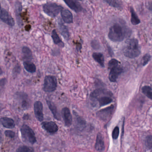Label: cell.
<instances>
[{"label": "cell", "mask_w": 152, "mask_h": 152, "mask_svg": "<svg viewBox=\"0 0 152 152\" xmlns=\"http://www.w3.org/2000/svg\"><path fill=\"white\" fill-rule=\"evenodd\" d=\"M109 92L105 89H96L91 94V97L93 99H95L98 101L100 106H103L111 103L112 102V99L110 95Z\"/></svg>", "instance_id": "1"}, {"label": "cell", "mask_w": 152, "mask_h": 152, "mask_svg": "<svg viewBox=\"0 0 152 152\" xmlns=\"http://www.w3.org/2000/svg\"><path fill=\"white\" fill-rule=\"evenodd\" d=\"M140 53L138 41L135 39L128 40L124 50L125 56L130 58H134L138 57Z\"/></svg>", "instance_id": "2"}, {"label": "cell", "mask_w": 152, "mask_h": 152, "mask_svg": "<svg viewBox=\"0 0 152 152\" xmlns=\"http://www.w3.org/2000/svg\"><path fill=\"white\" fill-rule=\"evenodd\" d=\"M125 36V29L119 24H115L110 28L109 37L113 42H121L124 40Z\"/></svg>", "instance_id": "3"}, {"label": "cell", "mask_w": 152, "mask_h": 152, "mask_svg": "<svg viewBox=\"0 0 152 152\" xmlns=\"http://www.w3.org/2000/svg\"><path fill=\"white\" fill-rule=\"evenodd\" d=\"M21 137L25 142L34 144L36 142L35 133L27 125H23L21 128Z\"/></svg>", "instance_id": "4"}, {"label": "cell", "mask_w": 152, "mask_h": 152, "mask_svg": "<svg viewBox=\"0 0 152 152\" xmlns=\"http://www.w3.org/2000/svg\"><path fill=\"white\" fill-rule=\"evenodd\" d=\"M62 9L63 8L61 5L54 3H48L43 6L44 12L51 18L57 17Z\"/></svg>", "instance_id": "5"}, {"label": "cell", "mask_w": 152, "mask_h": 152, "mask_svg": "<svg viewBox=\"0 0 152 152\" xmlns=\"http://www.w3.org/2000/svg\"><path fill=\"white\" fill-rule=\"evenodd\" d=\"M57 81L56 77L53 76H46L45 78L43 90L45 92L51 93L56 90Z\"/></svg>", "instance_id": "6"}, {"label": "cell", "mask_w": 152, "mask_h": 152, "mask_svg": "<svg viewBox=\"0 0 152 152\" xmlns=\"http://www.w3.org/2000/svg\"><path fill=\"white\" fill-rule=\"evenodd\" d=\"M114 106L111 105L110 107L103 109L97 113V116L99 118L103 121H107L112 115L114 110Z\"/></svg>", "instance_id": "7"}, {"label": "cell", "mask_w": 152, "mask_h": 152, "mask_svg": "<svg viewBox=\"0 0 152 152\" xmlns=\"http://www.w3.org/2000/svg\"><path fill=\"white\" fill-rule=\"evenodd\" d=\"M1 19L4 22L10 26H13L15 24L13 18L6 10L2 8L1 10Z\"/></svg>", "instance_id": "8"}, {"label": "cell", "mask_w": 152, "mask_h": 152, "mask_svg": "<svg viewBox=\"0 0 152 152\" xmlns=\"http://www.w3.org/2000/svg\"><path fill=\"white\" fill-rule=\"evenodd\" d=\"M35 115L37 120L42 121L43 120V105L40 101H37L34 104Z\"/></svg>", "instance_id": "9"}, {"label": "cell", "mask_w": 152, "mask_h": 152, "mask_svg": "<svg viewBox=\"0 0 152 152\" xmlns=\"http://www.w3.org/2000/svg\"><path fill=\"white\" fill-rule=\"evenodd\" d=\"M43 129L50 134H54L58 130V127L55 122L53 121H45L42 123Z\"/></svg>", "instance_id": "10"}, {"label": "cell", "mask_w": 152, "mask_h": 152, "mask_svg": "<svg viewBox=\"0 0 152 152\" xmlns=\"http://www.w3.org/2000/svg\"><path fill=\"white\" fill-rule=\"evenodd\" d=\"M123 69L119 65L116 66L111 69L109 75V79L112 82H115L119 76L121 74Z\"/></svg>", "instance_id": "11"}, {"label": "cell", "mask_w": 152, "mask_h": 152, "mask_svg": "<svg viewBox=\"0 0 152 152\" xmlns=\"http://www.w3.org/2000/svg\"><path fill=\"white\" fill-rule=\"evenodd\" d=\"M62 117L65 122V126H70L72 124V117L70 113V110L68 108L65 107L62 110Z\"/></svg>", "instance_id": "12"}, {"label": "cell", "mask_w": 152, "mask_h": 152, "mask_svg": "<svg viewBox=\"0 0 152 152\" xmlns=\"http://www.w3.org/2000/svg\"><path fill=\"white\" fill-rule=\"evenodd\" d=\"M95 149L97 151L99 152L103 151L105 149L104 140L102 135L101 133H99L97 134L95 144Z\"/></svg>", "instance_id": "13"}, {"label": "cell", "mask_w": 152, "mask_h": 152, "mask_svg": "<svg viewBox=\"0 0 152 152\" xmlns=\"http://www.w3.org/2000/svg\"><path fill=\"white\" fill-rule=\"evenodd\" d=\"M67 5L74 11L79 12L82 10L81 5L74 0H63Z\"/></svg>", "instance_id": "14"}, {"label": "cell", "mask_w": 152, "mask_h": 152, "mask_svg": "<svg viewBox=\"0 0 152 152\" xmlns=\"http://www.w3.org/2000/svg\"><path fill=\"white\" fill-rule=\"evenodd\" d=\"M58 26L62 35L66 40H68L70 38L68 28L64 25L61 20H58Z\"/></svg>", "instance_id": "15"}, {"label": "cell", "mask_w": 152, "mask_h": 152, "mask_svg": "<svg viewBox=\"0 0 152 152\" xmlns=\"http://www.w3.org/2000/svg\"><path fill=\"white\" fill-rule=\"evenodd\" d=\"M61 16L64 22L66 23H72L73 22V16L70 11L67 9H63L61 12Z\"/></svg>", "instance_id": "16"}, {"label": "cell", "mask_w": 152, "mask_h": 152, "mask_svg": "<svg viewBox=\"0 0 152 152\" xmlns=\"http://www.w3.org/2000/svg\"><path fill=\"white\" fill-rule=\"evenodd\" d=\"M1 121L2 126L6 128L12 129L15 127V123L12 119L3 117L1 118Z\"/></svg>", "instance_id": "17"}, {"label": "cell", "mask_w": 152, "mask_h": 152, "mask_svg": "<svg viewBox=\"0 0 152 152\" xmlns=\"http://www.w3.org/2000/svg\"><path fill=\"white\" fill-rule=\"evenodd\" d=\"M46 103H47V105H48L50 110L52 113L54 117L56 119L60 120V117L59 114L58 112V110H57L56 105L53 103L51 101H48V100H46Z\"/></svg>", "instance_id": "18"}, {"label": "cell", "mask_w": 152, "mask_h": 152, "mask_svg": "<svg viewBox=\"0 0 152 152\" xmlns=\"http://www.w3.org/2000/svg\"><path fill=\"white\" fill-rule=\"evenodd\" d=\"M15 10H16V18L17 22L19 26L22 25L21 18H20V14L22 10V5L21 3L19 2H17L15 3Z\"/></svg>", "instance_id": "19"}, {"label": "cell", "mask_w": 152, "mask_h": 152, "mask_svg": "<svg viewBox=\"0 0 152 152\" xmlns=\"http://www.w3.org/2000/svg\"><path fill=\"white\" fill-rule=\"evenodd\" d=\"M93 57L94 59L100 64L101 66L104 67V59L103 55L100 53H93Z\"/></svg>", "instance_id": "20"}, {"label": "cell", "mask_w": 152, "mask_h": 152, "mask_svg": "<svg viewBox=\"0 0 152 152\" xmlns=\"http://www.w3.org/2000/svg\"><path fill=\"white\" fill-rule=\"evenodd\" d=\"M18 97H19L20 99L22 100L21 106L24 109H26L28 107L29 104L27 100V96L26 94L22 93H18L17 94Z\"/></svg>", "instance_id": "21"}, {"label": "cell", "mask_w": 152, "mask_h": 152, "mask_svg": "<svg viewBox=\"0 0 152 152\" xmlns=\"http://www.w3.org/2000/svg\"><path fill=\"white\" fill-rule=\"evenodd\" d=\"M24 68L27 72L30 73H35L36 70L35 65L34 63L29 61H25L23 63Z\"/></svg>", "instance_id": "22"}, {"label": "cell", "mask_w": 152, "mask_h": 152, "mask_svg": "<svg viewBox=\"0 0 152 152\" xmlns=\"http://www.w3.org/2000/svg\"><path fill=\"white\" fill-rule=\"evenodd\" d=\"M51 36L54 44L56 45H58L62 46V47H63V46H64V44H63V42H62L60 38L59 37V35H58V34H57L56 30H53L52 32Z\"/></svg>", "instance_id": "23"}, {"label": "cell", "mask_w": 152, "mask_h": 152, "mask_svg": "<svg viewBox=\"0 0 152 152\" xmlns=\"http://www.w3.org/2000/svg\"><path fill=\"white\" fill-rule=\"evenodd\" d=\"M22 52L24 58L28 60H31L32 58V53L30 49L28 47H23L22 49Z\"/></svg>", "instance_id": "24"}, {"label": "cell", "mask_w": 152, "mask_h": 152, "mask_svg": "<svg viewBox=\"0 0 152 152\" xmlns=\"http://www.w3.org/2000/svg\"><path fill=\"white\" fill-rule=\"evenodd\" d=\"M130 12L131 13V21L133 25H137L139 24L141 21L133 8H130Z\"/></svg>", "instance_id": "25"}, {"label": "cell", "mask_w": 152, "mask_h": 152, "mask_svg": "<svg viewBox=\"0 0 152 152\" xmlns=\"http://www.w3.org/2000/svg\"><path fill=\"white\" fill-rule=\"evenodd\" d=\"M104 1L108 4L109 5L114 8L118 9L122 8V4L118 0H104Z\"/></svg>", "instance_id": "26"}, {"label": "cell", "mask_w": 152, "mask_h": 152, "mask_svg": "<svg viewBox=\"0 0 152 152\" xmlns=\"http://www.w3.org/2000/svg\"><path fill=\"white\" fill-rule=\"evenodd\" d=\"M143 93L146 96L152 100V88L149 86H145L142 88Z\"/></svg>", "instance_id": "27"}, {"label": "cell", "mask_w": 152, "mask_h": 152, "mask_svg": "<svg viewBox=\"0 0 152 152\" xmlns=\"http://www.w3.org/2000/svg\"><path fill=\"white\" fill-rule=\"evenodd\" d=\"M145 147L148 150H151L152 149V136H149L145 138Z\"/></svg>", "instance_id": "28"}, {"label": "cell", "mask_w": 152, "mask_h": 152, "mask_svg": "<svg viewBox=\"0 0 152 152\" xmlns=\"http://www.w3.org/2000/svg\"><path fill=\"white\" fill-rule=\"evenodd\" d=\"M16 152H35L31 147L26 146H21L19 147Z\"/></svg>", "instance_id": "29"}, {"label": "cell", "mask_w": 152, "mask_h": 152, "mask_svg": "<svg viewBox=\"0 0 152 152\" xmlns=\"http://www.w3.org/2000/svg\"><path fill=\"white\" fill-rule=\"evenodd\" d=\"M77 122L79 126L81 128L84 127L85 126L86 122L84 119L80 117H78L77 118Z\"/></svg>", "instance_id": "30"}, {"label": "cell", "mask_w": 152, "mask_h": 152, "mask_svg": "<svg viewBox=\"0 0 152 152\" xmlns=\"http://www.w3.org/2000/svg\"><path fill=\"white\" fill-rule=\"evenodd\" d=\"M119 65V61H118L117 60L112 59L109 62V69H111L112 68L116 66H118Z\"/></svg>", "instance_id": "31"}, {"label": "cell", "mask_w": 152, "mask_h": 152, "mask_svg": "<svg viewBox=\"0 0 152 152\" xmlns=\"http://www.w3.org/2000/svg\"><path fill=\"white\" fill-rule=\"evenodd\" d=\"M119 135V129L118 127H116L113 129L112 133V137L114 139H117Z\"/></svg>", "instance_id": "32"}, {"label": "cell", "mask_w": 152, "mask_h": 152, "mask_svg": "<svg viewBox=\"0 0 152 152\" xmlns=\"http://www.w3.org/2000/svg\"><path fill=\"white\" fill-rule=\"evenodd\" d=\"M5 136L7 137L10 138H13L15 136V133L13 131H10V130H6L5 133Z\"/></svg>", "instance_id": "33"}, {"label": "cell", "mask_w": 152, "mask_h": 152, "mask_svg": "<svg viewBox=\"0 0 152 152\" xmlns=\"http://www.w3.org/2000/svg\"><path fill=\"white\" fill-rule=\"evenodd\" d=\"M151 60V56L149 55H146L143 58L142 63L144 66L147 64Z\"/></svg>", "instance_id": "34"}, {"label": "cell", "mask_w": 152, "mask_h": 152, "mask_svg": "<svg viewBox=\"0 0 152 152\" xmlns=\"http://www.w3.org/2000/svg\"><path fill=\"white\" fill-rule=\"evenodd\" d=\"M92 46L93 49L96 50L99 48V45L98 44V42L96 41H93L92 42Z\"/></svg>", "instance_id": "35"}, {"label": "cell", "mask_w": 152, "mask_h": 152, "mask_svg": "<svg viewBox=\"0 0 152 152\" xmlns=\"http://www.w3.org/2000/svg\"><path fill=\"white\" fill-rule=\"evenodd\" d=\"M20 68L19 66H16L14 69V71L13 73L14 74H18V73H19L20 72Z\"/></svg>", "instance_id": "36"}, {"label": "cell", "mask_w": 152, "mask_h": 152, "mask_svg": "<svg viewBox=\"0 0 152 152\" xmlns=\"http://www.w3.org/2000/svg\"><path fill=\"white\" fill-rule=\"evenodd\" d=\"M6 83V80L5 79H2L1 80V86H4V84Z\"/></svg>", "instance_id": "37"}, {"label": "cell", "mask_w": 152, "mask_h": 152, "mask_svg": "<svg viewBox=\"0 0 152 152\" xmlns=\"http://www.w3.org/2000/svg\"><path fill=\"white\" fill-rule=\"evenodd\" d=\"M148 8H149V9L150 10L152 11V2L150 3L149 4V5H148Z\"/></svg>", "instance_id": "38"}, {"label": "cell", "mask_w": 152, "mask_h": 152, "mask_svg": "<svg viewBox=\"0 0 152 152\" xmlns=\"http://www.w3.org/2000/svg\"><path fill=\"white\" fill-rule=\"evenodd\" d=\"M77 1H81V0H77Z\"/></svg>", "instance_id": "39"}]
</instances>
